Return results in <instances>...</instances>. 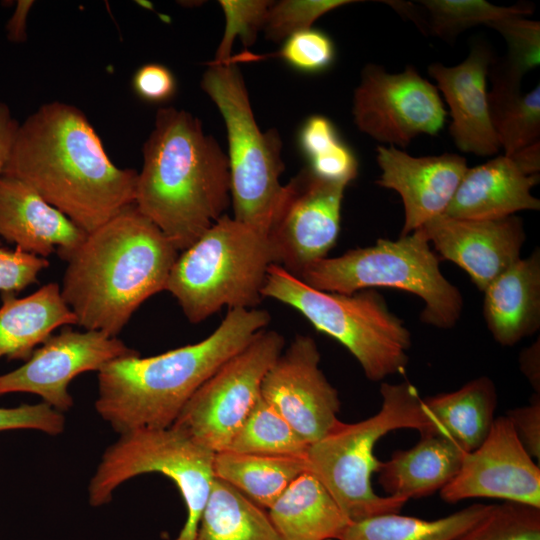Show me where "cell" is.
I'll return each instance as SVG.
<instances>
[{
  "instance_id": "obj_1",
  "label": "cell",
  "mask_w": 540,
  "mask_h": 540,
  "mask_svg": "<svg viewBox=\"0 0 540 540\" xmlns=\"http://www.w3.org/2000/svg\"><path fill=\"white\" fill-rule=\"evenodd\" d=\"M2 175L90 233L134 205L138 172L119 168L77 107L49 102L19 124Z\"/></svg>"
},
{
  "instance_id": "obj_2",
  "label": "cell",
  "mask_w": 540,
  "mask_h": 540,
  "mask_svg": "<svg viewBox=\"0 0 540 540\" xmlns=\"http://www.w3.org/2000/svg\"><path fill=\"white\" fill-rule=\"evenodd\" d=\"M179 253L132 205L87 233L66 261L61 295L77 325L116 337L142 303L166 289Z\"/></svg>"
},
{
  "instance_id": "obj_3",
  "label": "cell",
  "mask_w": 540,
  "mask_h": 540,
  "mask_svg": "<svg viewBox=\"0 0 540 540\" xmlns=\"http://www.w3.org/2000/svg\"><path fill=\"white\" fill-rule=\"evenodd\" d=\"M230 200L228 157L217 141L189 112L159 109L143 146L136 208L181 252L224 215Z\"/></svg>"
},
{
  "instance_id": "obj_4",
  "label": "cell",
  "mask_w": 540,
  "mask_h": 540,
  "mask_svg": "<svg viewBox=\"0 0 540 540\" xmlns=\"http://www.w3.org/2000/svg\"><path fill=\"white\" fill-rule=\"evenodd\" d=\"M270 320L263 309H228L219 326L197 343L108 363L98 372L97 413L119 435L172 426L196 390Z\"/></svg>"
},
{
  "instance_id": "obj_5",
  "label": "cell",
  "mask_w": 540,
  "mask_h": 540,
  "mask_svg": "<svg viewBox=\"0 0 540 540\" xmlns=\"http://www.w3.org/2000/svg\"><path fill=\"white\" fill-rule=\"evenodd\" d=\"M382 404L371 417L356 423L339 421L331 431L309 445L306 471L327 489L350 522L397 513L408 500L377 495L371 477L380 460L377 442L387 433L403 428L430 434L432 425L417 388L408 381L380 386Z\"/></svg>"
},
{
  "instance_id": "obj_6",
  "label": "cell",
  "mask_w": 540,
  "mask_h": 540,
  "mask_svg": "<svg viewBox=\"0 0 540 540\" xmlns=\"http://www.w3.org/2000/svg\"><path fill=\"white\" fill-rule=\"evenodd\" d=\"M272 264L266 233L223 215L179 253L165 291L189 322L200 323L223 307L256 308Z\"/></svg>"
},
{
  "instance_id": "obj_7",
  "label": "cell",
  "mask_w": 540,
  "mask_h": 540,
  "mask_svg": "<svg viewBox=\"0 0 540 540\" xmlns=\"http://www.w3.org/2000/svg\"><path fill=\"white\" fill-rule=\"evenodd\" d=\"M262 296L294 308L315 329L342 344L369 380L377 382L405 371L410 331L375 290L353 294L317 290L272 264Z\"/></svg>"
},
{
  "instance_id": "obj_8",
  "label": "cell",
  "mask_w": 540,
  "mask_h": 540,
  "mask_svg": "<svg viewBox=\"0 0 540 540\" xmlns=\"http://www.w3.org/2000/svg\"><path fill=\"white\" fill-rule=\"evenodd\" d=\"M438 255L421 229L397 240L349 250L309 265L298 277L317 290L341 294L390 287L418 296L424 303L423 323L450 329L458 322L464 300L460 290L440 270Z\"/></svg>"
},
{
  "instance_id": "obj_9",
  "label": "cell",
  "mask_w": 540,
  "mask_h": 540,
  "mask_svg": "<svg viewBox=\"0 0 540 540\" xmlns=\"http://www.w3.org/2000/svg\"><path fill=\"white\" fill-rule=\"evenodd\" d=\"M201 87L220 111L227 129L234 219L266 233L282 190L285 169L278 131L262 132L255 120L237 61L210 62Z\"/></svg>"
},
{
  "instance_id": "obj_10",
  "label": "cell",
  "mask_w": 540,
  "mask_h": 540,
  "mask_svg": "<svg viewBox=\"0 0 540 540\" xmlns=\"http://www.w3.org/2000/svg\"><path fill=\"white\" fill-rule=\"evenodd\" d=\"M215 452L180 429H137L120 434L103 453L88 486L89 503L103 506L124 482L146 473L172 480L183 497L187 516L173 540H194L215 478Z\"/></svg>"
},
{
  "instance_id": "obj_11",
  "label": "cell",
  "mask_w": 540,
  "mask_h": 540,
  "mask_svg": "<svg viewBox=\"0 0 540 540\" xmlns=\"http://www.w3.org/2000/svg\"><path fill=\"white\" fill-rule=\"evenodd\" d=\"M284 346L279 332L259 331L196 390L172 426L215 453L227 450L260 399L262 380Z\"/></svg>"
},
{
  "instance_id": "obj_12",
  "label": "cell",
  "mask_w": 540,
  "mask_h": 540,
  "mask_svg": "<svg viewBox=\"0 0 540 540\" xmlns=\"http://www.w3.org/2000/svg\"><path fill=\"white\" fill-rule=\"evenodd\" d=\"M352 114L361 132L404 148L419 135H437L447 112L437 87L414 67L388 73L379 65L367 64L354 91Z\"/></svg>"
},
{
  "instance_id": "obj_13",
  "label": "cell",
  "mask_w": 540,
  "mask_h": 540,
  "mask_svg": "<svg viewBox=\"0 0 540 540\" xmlns=\"http://www.w3.org/2000/svg\"><path fill=\"white\" fill-rule=\"evenodd\" d=\"M345 188L308 167L282 186L266 228L276 265L298 278L327 257L339 235Z\"/></svg>"
},
{
  "instance_id": "obj_14",
  "label": "cell",
  "mask_w": 540,
  "mask_h": 540,
  "mask_svg": "<svg viewBox=\"0 0 540 540\" xmlns=\"http://www.w3.org/2000/svg\"><path fill=\"white\" fill-rule=\"evenodd\" d=\"M135 355L139 352L117 337L66 327L37 347L23 365L0 375V396L35 394L63 413L73 406L69 385L75 377L99 372L114 360Z\"/></svg>"
},
{
  "instance_id": "obj_15",
  "label": "cell",
  "mask_w": 540,
  "mask_h": 540,
  "mask_svg": "<svg viewBox=\"0 0 540 540\" xmlns=\"http://www.w3.org/2000/svg\"><path fill=\"white\" fill-rule=\"evenodd\" d=\"M315 340L297 335L266 372L261 397L311 445L340 421L337 390L320 369Z\"/></svg>"
},
{
  "instance_id": "obj_16",
  "label": "cell",
  "mask_w": 540,
  "mask_h": 540,
  "mask_svg": "<svg viewBox=\"0 0 540 540\" xmlns=\"http://www.w3.org/2000/svg\"><path fill=\"white\" fill-rule=\"evenodd\" d=\"M446 503L494 498L540 508V469L507 417H496L484 442L465 454L461 468L441 491Z\"/></svg>"
},
{
  "instance_id": "obj_17",
  "label": "cell",
  "mask_w": 540,
  "mask_h": 540,
  "mask_svg": "<svg viewBox=\"0 0 540 540\" xmlns=\"http://www.w3.org/2000/svg\"><path fill=\"white\" fill-rule=\"evenodd\" d=\"M438 257L464 270L482 292L521 258L526 240L522 219H460L440 215L420 228Z\"/></svg>"
},
{
  "instance_id": "obj_18",
  "label": "cell",
  "mask_w": 540,
  "mask_h": 540,
  "mask_svg": "<svg viewBox=\"0 0 540 540\" xmlns=\"http://www.w3.org/2000/svg\"><path fill=\"white\" fill-rule=\"evenodd\" d=\"M376 160L381 169L376 184L395 190L403 201L401 236L443 215L468 169L457 154L414 157L394 146L379 145Z\"/></svg>"
},
{
  "instance_id": "obj_19",
  "label": "cell",
  "mask_w": 540,
  "mask_h": 540,
  "mask_svg": "<svg viewBox=\"0 0 540 540\" xmlns=\"http://www.w3.org/2000/svg\"><path fill=\"white\" fill-rule=\"evenodd\" d=\"M493 60L489 48L479 43L458 65L433 63L428 67L450 108L449 131L455 145L478 156L494 155L501 148L488 104L486 79Z\"/></svg>"
},
{
  "instance_id": "obj_20",
  "label": "cell",
  "mask_w": 540,
  "mask_h": 540,
  "mask_svg": "<svg viewBox=\"0 0 540 540\" xmlns=\"http://www.w3.org/2000/svg\"><path fill=\"white\" fill-rule=\"evenodd\" d=\"M87 233L20 180L0 176V237L30 255L67 261Z\"/></svg>"
},
{
  "instance_id": "obj_21",
  "label": "cell",
  "mask_w": 540,
  "mask_h": 540,
  "mask_svg": "<svg viewBox=\"0 0 540 540\" xmlns=\"http://www.w3.org/2000/svg\"><path fill=\"white\" fill-rule=\"evenodd\" d=\"M539 174H527L507 155L468 168L444 215L460 219H497L523 210H539L531 193Z\"/></svg>"
},
{
  "instance_id": "obj_22",
  "label": "cell",
  "mask_w": 540,
  "mask_h": 540,
  "mask_svg": "<svg viewBox=\"0 0 540 540\" xmlns=\"http://www.w3.org/2000/svg\"><path fill=\"white\" fill-rule=\"evenodd\" d=\"M483 315L494 340L513 346L540 327V251L520 258L485 289Z\"/></svg>"
},
{
  "instance_id": "obj_23",
  "label": "cell",
  "mask_w": 540,
  "mask_h": 540,
  "mask_svg": "<svg viewBox=\"0 0 540 540\" xmlns=\"http://www.w3.org/2000/svg\"><path fill=\"white\" fill-rule=\"evenodd\" d=\"M465 452L444 435L424 434L407 450L395 451L380 461L378 481L386 496L406 500L440 492L459 472Z\"/></svg>"
},
{
  "instance_id": "obj_24",
  "label": "cell",
  "mask_w": 540,
  "mask_h": 540,
  "mask_svg": "<svg viewBox=\"0 0 540 540\" xmlns=\"http://www.w3.org/2000/svg\"><path fill=\"white\" fill-rule=\"evenodd\" d=\"M75 324L76 317L55 282L21 298L13 293H2L0 359L26 361L57 328Z\"/></svg>"
},
{
  "instance_id": "obj_25",
  "label": "cell",
  "mask_w": 540,
  "mask_h": 540,
  "mask_svg": "<svg viewBox=\"0 0 540 540\" xmlns=\"http://www.w3.org/2000/svg\"><path fill=\"white\" fill-rule=\"evenodd\" d=\"M282 540H339L350 523L311 473L300 474L268 509Z\"/></svg>"
},
{
  "instance_id": "obj_26",
  "label": "cell",
  "mask_w": 540,
  "mask_h": 540,
  "mask_svg": "<svg viewBox=\"0 0 540 540\" xmlns=\"http://www.w3.org/2000/svg\"><path fill=\"white\" fill-rule=\"evenodd\" d=\"M422 400L432 425L430 434L452 438L467 453L484 442L496 419L497 390L487 376Z\"/></svg>"
},
{
  "instance_id": "obj_27",
  "label": "cell",
  "mask_w": 540,
  "mask_h": 540,
  "mask_svg": "<svg viewBox=\"0 0 540 540\" xmlns=\"http://www.w3.org/2000/svg\"><path fill=\"white\" fill-rule=\"evenodd\" d=\"M214 475L236 488L254 503L269 509L286 488L306 471L302 457L215 453Z\"/></svg>"
},
{
  "instance_id": "obj_28",
  "label": "cell",
  "mask_w": 540,
  "mask_h": 540,
  "mask_svg": "<svg viewBox=\"0 0 540 540\" xmlns=\"http://www.w3.org/2000/svg\"><path fill=\"white\" fill-rule=\"evenodd\" d=\"M194 540H282L268 512L214 478Z\"/></svg>"
},
{
  "instance_id": "obj_29",
  "label": "cell",
  "mask_w": 540,
  "mask_h": 540,
  "mask_svg": "<svg viewBox=\"0 0 540 540\" xmlns=\"http://www.w3.org/2000/svg\"><path fill=\"white\" fill-rule=\"evenodd\" d=\"M488 104L492 126L504 155L510 156L540 138V86L523 93L521 81L491 69Z\"/></svg>"
},
{
  "instance_id": "obj_30",
  "label": "cell",
  "mask_w": 540,
  "mask_h": 540,
  "mask_svg": "<svg viewBox=\"0 0 540 540\" xmlns=\"http://www.w3.org/2000/svg\"><path fill=\"white\" fill-rule=\"evenodd\" d=\"M492 504H472L445 517L427 520L397 513L350 522L339 540H453L472 526Z\"/></svg>"
},
{
  "instance_id": "obj_31",
  "label": "cell",
  "mask_w": 540,
  "mask_h": 540,
  "mask_svg": "<svg viewBox=\"0 0 540 540\" xmlns=\"http://www.w3.org/2000/svg\"><path fill=\"white\" fill-rule=\"evenodd\" d=\"M308 447L309 445L290 424L260 397L232 438L227 450L246 454L304 458Z\"/></svg>"
},
{
  "instance_id": "obj_32",
  "label": "cell",
  "mask_w": 540,
  "mask_h": 540,
  "mask_svg": "<svg viewBox=\"0 0 540 540\" xmlns=\"http://www.w3.org/2000/svg\"><path fill=\"white\" fill-rule=\"evenodd\" d=\"M427 11L428 32L451 41L464 30L479 24L509 16L531 14L530 4L496 6L484 0H424L419 1Z\"/></svg>"
},
{
  "instance_id": "obj_33",
  "label": "cell",
  "mask_w": 540,
  "mask_h": 540,
  "mask_svg": "<svg viewBox=\"0 0 540 540\" xmlns=\"http://www.w3.org/2000/svg\"><path fill=\"white\" fill-rule=\"evenodd\" d=\"M453 540H540V508L503 502Z\"/></svg>"
},
{
  "instance_id": "obj_34",
  "label": "cell",
  "mask_w": 540,
  "mask_h": 540,
  "mask_svg": "<svg viewBox=\"0 0 540 540\" xmlns=\"http://www.w3.org/2000/svg\"><path fill=\"white\" fill-rule=\"evenodd\" d=\"M508 45L502 60H493L491 69L501 75L521 81L523 76L540 63V23L514 15L491 22Z\"/></svg>"
},
{
  "instance_id": "obj_35",
  "label": "cell",
  "mask_w": 540,
  "mask_h": 540,
  "mask_svg": "<svg viewBox=\"0 0 540 540\" xmlns=\"http://www.w3.org/2000/svg\"><path fill=\"white\" fill-rule=\"evenodd\" d=\"M351 0H283L268 7L262 29L267 39L278 42L296 32L311 28L322 15Z\"/></svg>"
},
{
  "instance_id": "obj_36",
  "label": "cell",
  "mask_w": 540,
  "mask_h": 540,
  "mask_svg": "<svg viewBox=\"0 0 540 540\" xmlns=\"http://www.w3.org/2000/svg\"><path fill=\"white\" fill-rule=\"evenodd\" d=\"M272 1L268 0H221L226 25L223 38L216 51L213 62L223 63L231 58L232 46L239 38L245 46L254 43L262 29L266 11Z\"/></svg>"
},
{
  "instance_id": "obj_37",
  "label": "cell",
  "mask_w": 540,
  "mask_h": 540,
  "mask_svg": "<svg viewBox=\"0 0 540 540\" xmlns=\"http://www.w3.org/2000/svg\"><path fill=\"white\" fill-rule=\"evenodd\" d=\"M335 53L332 39L311 27L286 38L279 56L297 71L319 73L333 64Z\"/></svg>"
},
{
  "instance_id": "obj_38",
  "label": "cell",
  "mask_w": 540,
  "mask_h": 540,
  "mask_svg": "<svg viewBox=\"0 0 540 540\" xmlns=\"http://www.w3.org/2000/svg\"><path fill=\"white\" fill-rule=\"evenodd\" d=\"M308 168L319 178L347 186L358 175V161L353 151L339 138L315 151L308 158Z\"/></svg>"
},
{
  "instance_id": "obj_39",
  "label": "cell",
  "mask_w": 540,
  "mask_h": 540,
  "mask_svg": "<svg viewBox=\"0 0 540 540\" xmlns=\"http://www.w3.org/2000/svg\"><path fill=\"white\" fill-rule=\"evenodd\" d=\"M65 428L63 413L41 402L16 407H0V432L31 429L48 435H59Z\"/></svg>"
},
{
  "instance_id": "obj_40",
  "label": "cell",
  "mask_w": 540,
  "mask_h": 540,
  "mask_svg": "<svg viewBox=\"0 0 540 540\" xmlns=\"http://www.w3.org/2000/svg\"><path fill=\"white\" fill-rule=\"evenodd\" d=\"M48 266L47 258L5 248L0 242V291L14 293L37 283L39 274Z\"/></svg>"
},
{
  "instance_id": "obj_41",
  "label": "cell",
  "mask_w": 540,
  "mask_h": 540,
  "mask_svg": "<svg viewBox=\"0 0 540 540\" xmlns=\"http://www.w3.org/2000/svg\"><path fill=\"white\" fill-rule=\"evenodd\" d=\"M132 88L142 100L162 103L174 96L177 83L169 68L159 63H148L134 73Z\"/></svg>"
},
{
  "instance_id": "obj_42",
  "label": "cell",
  "mask_w": 540,
  "mask_h": 540,
  "mask_svg": "<svg viewBox=\"0 0 540 540\" xmlns=\"http://www.w3.org/2000/svg\"><path fill=\"white\" fill-rule=\"evenodd\" d=\"M540 393H535L530 403L510 409L505 415L526 452L540 460Z\"/></svg>"
},
{
  "instance_id": "obj_43",
  "label": "cell",
  "mask_w": 540,
  "mask_h": 540,
  "mask_svg": "<svg viewBox=\"0 0 540 540\" xmlns=\"http://www.w3.org/2000/svg\"><path fill=\"white\" fill-rule=\"evenodd\" d=\"M19 123L12 116L9 107L0 102V176L8 160Z\"/></svg>"
},
{
  "instance_id": "obj_44",
  "label": "cell",
  "mask_w": 540,
  "mask_h": 540,
  "mask_svg": "<svg viewBox=\"0 0 540 540\" xmlns=\"http://www.w3.org/2000/svg\"><path fill=\"white\" fill-rule=\"evenodd\" d=\"M519 367L535 393H540V340L524 348L519 354Z\"/></svg>"
},
{
  "instance_id": "obj_45",
  "label": "cell",
  "mask_w": 540,
  "mask_h": 540,
  "mask_svg": "<svg viewBox=\"0 0 540 540\" xmlns=\"http://www.w3.org/2000/svg\"><path fill=\"white\" fill-rule=\"evenodd\" d=\"M519 166L529 175L539 174L540 171V141L531 144L510 155Z\"/></svg>"
},
{
  "instance_id": "obj_46",
  "label": "cell",
  "mask_w": 540,
  "mask_h": 540,
  "mask_svg": "<svg viewBox=\"0 0 540 540\" xmlns=\"http://www.w3.org/2000/svg\"><path fill=\"white\" fill-rule=\"evenodd\" d=\"M33 2L20 1L17 9L8 24V36L13 41H22L25 36L26 16Z\"/></svg>"
}]
</instances>
